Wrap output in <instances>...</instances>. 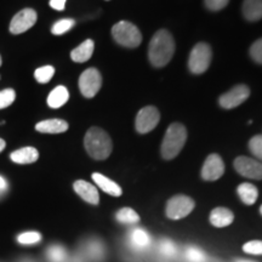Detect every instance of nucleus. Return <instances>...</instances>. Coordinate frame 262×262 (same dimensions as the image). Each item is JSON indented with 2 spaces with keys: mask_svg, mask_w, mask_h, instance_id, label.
I'll return each mask as SVG.
<instances>
[{
  "mask_svg": "<svg viewBox=\"0 0 262 262\" xmlns=\"http://www.w3.org/2000/svg\"><path fill=\"white\" fill-rule=\"evenodd\" d=\"M212 51L206 42H198L192 49L188 58V68L193 74H202L208 71L211 63Z\"/></svg>",
  "mask_w": 262,
  "mask_h": 262,
  "instance_id": "nucleus-5",
  "label": "nucleus"
},
{
  "mask_svg": "<svg viewBox=\"0 0 262 262\" xmlns=\"http://www.w3.org/2000/svg\"><path fill=\"white\" fill-rule=\"evenodd\" d=\"M249 149L258 160L262 162V135H256L249 141Z\"/></svg>",
  "mask_w": 262,
  "mask_h": 262,
  "instance_id": "nucleus-29",
  "label": "nucleus"
},
{
  "mask_svg": "<svg viewBox=\"0 0 262 262\" xmlns=\"http://www.w3.org/2000/svg\"><path fill=\"white\" fill-rule=\"evenodd\" d=\"M237 262H254V261H250V260H238Z\"/></svg>",
  "mask_w": 262,
  "mask_h": 262,
  "instance_id": "nucleus-38",
  "label": "nucleus"
},
{
  "mask_svg": "<svg viewBox=\"0 0 262 262\" xmlns=\"http://www.w3.org/2000/svg\"><path fill=\"white\" fill-rule=\"evenodd\" d=\"M112 37L119 45L130 49L137 48L142 42L140 29L127 21H120L113 26Z\"/></svg>",
  "mask_w": 262,
  "mask_h": 262,
  "instance_id": "nucleus-4",
  "label": "nucleus"
},
{
  "mask_svg": "<svg viewBox=\"0 0 262 262\" xmlns=\"http://www.w3.org/2000/svg\"><path fill=\"white\" fill-rule=\"evenodd\" d=\"M234 169L239 175L251 180H262V163L249 157L235 158Z\"/></svg>",
  "mask_w": 262,
  "mask_h": 262,
  "instance_id": "nucleus-11",
  "label": "nucleus"
},
{
  "mask_svg": "<svg viewBox=\"0 0 262 262\" xmlns=\"http://www.w3.org/2000/svg\"><path fill=\"white\" fill-rule=\"evenodd\" d=\"M68 123L62 119H48L37 123L35 130L41 134H63L68 130Z\"/></svg>",
  "mask_w": 262,
  "mask_h": 262,
  "instance_id": "nucleus-14",
  "label": "nucleus"
},
{
  "mask_svg": "<svg viewBox=\"0 0 262 262\" xmlns=\"http://www.w3.org/2000/svg\"><path fill=\"white\" fill-rule=\"evenodd\" d=\"M117 221L124 225H135L140 221V216L131 208H123L116 214Z\"/></svg>",
  "mask_w": 262,
  "mask_h": 262,
  "instance_id": "nucleus-23",
  "label": "nucleus"
},
{
  "mask_svg": "<svg viewBox=\"0 0 262 262\" xmlns=\"http://www.w3.org/2000/svg\"><path fill=\"white\" fill-rule=\"evenodd\" d=\"M55 74V68L52 66H42L34 72V78L39 84H47L52 79Z\"/></svg>",
  "mask_w": 262,
  "mask_h": 262,
  "instance_id": "nucleus-24",
  "label": "nucleus"
},
{
  "mask_svg": "<svg viewBox=\"0 0 262 262\" xmlns=\"http://www.w3.org/2000/svg\"><path fill=\"white\" fill-rule=\"evenodd\" d=\"M2 63H3V58L0 56V67H2Z\"/></svg>",
  "mask_w": 262,
  "mask_h": 262,
  "instance_id": "nucleus-39",
  "label": "nucleus"
},
{
  "mask_svg": "<svg viewBox=\"0 0 262 262\" xmlns=\"http://www.w3.org/2000/svg\"><path fill=\"white\" fill-rule=\"evenodd\" d=\"M260 212H261V215H262V205H261V208H260Z\"/></svg>",
  "mask_w": 262,
  "mask_h": 262,
  "instance_id": "nucleus-40",
  "label": "nucleus"
},
{
  "mask_svg": "<svg viewBox=\"0 0 262 262\" xmlns=\"http://www.w3.org/2000/svg\"><path fill=\"white\" fill-rule=\"evenodd\" d=\"M5 147H6V142L3 139H0V152H3Z\"/></svg>",
  "mask_w": 262,
  "mask_h": 262,
  "instance_id": "nucleus-37",
  "label": "nucleus"
},
{
  "mask_svg": "<svg viewBox=\"0 0 262 262\" xmlns=\"http://www.w3.org/2000/svg\"><path fill=\"white\" fill-rule=\"evenodd\" d=\"M225 164L219 155L212 153L205 159L202 168V179L205 181H216L224 175Z\"/></svg>",
  "mask_w": 262,
  "mask_h": 262,
  "instance_id": "nucleus-12",
  "label": "nucleus"
},
{
  "mask_svg": "<svg viewBox=\"0 0 262 262\" xmlns=\"http://www.w3.org/2000/svg\"><path fill=\"white\" fill-rule=\"evenodd\" d=\"M102 86V77L96 68H88L80 74L79 89L84 97L93 98Z\"/></svg>",
  "mask_w": 262,
  "mask_h": 262,
  "instance_id": "nucleus-7",
  "label": "nucleus"
},
{
  "mask_svg": "<svg viewBox=\"0 0 262 262\" xmlns=\"http://www.w3.org/2000/svg\"><path fill=\"white\" fill-rule=\"evenodd\" d=\"M17 241L19 244L24 245H32V244H37L41 241V234L39 232H25V233L19 234L17 237Z\"/></svg>",
  "mask_w": 262,
  "mask_h": 262,
  "instance_id": "nucleus-27",
  "label": "nucleus"
},
{
  "mask_svg": "<svg viewBox=\"0 0 262 262\" xmlns=\"http://www.w3.org/2000/svg\"><path fill=\"white\" fill-rule=\"evenodd\" d=\"M91 178H93L94 182L96 183L98 187L102 189L104 193H107V194L113 195V196H120L123 194V191L122 188H120V186L114 181H112L111 179L106 178V176L102 175V173L94 172Z\"/></svg>",
  "mask_w": 262,
  "mask_h": 262,
  "instance_id": "nucleus-15",
  "label": "nucleus"
},
{
  "mask_svg": "<svg viewBox=\"0 0 262 262\" xmlns=\"http://www.w3.org/2000/svg\"><path fill=\"white\" fill-rule=\"evenodd\" d=\"M10 159L16 164H33L39 159V152L34 147H24L10 155Z\"/></svg>",
  "mask_w": 262,
  "mask_h": 262,
  "instance_id": "nucleus-18",
  "label": "nucleus"
},
{
  "mask_svg": "<svg viewBox=\"0 0 262 262\" xmlns=\"http://www.w3.org/2000/svg\"><path fill=\"white\" fill-rule=\"evenodd\" d=\"M95 42L91 39H88L78 45L77 48L73 49L71 52V58L77 63H83V62L89 61L94 54Z\"/></svg>",
  "mask_w": 262,
  "mask_h": 262,
  "instance_id": "nucleus-17",
  "label": "nucleus"
},
{
  "mask_svg": "<svg viewBox=\"0 0 262 262\" xmlns=\"http://www.w3.org/2000/svg\"><path fill=\"white\" fill-rule=\"evenodd\" d=\"M242 10L248 21H258L262 18V0H244Z\"/></svg>",
  "mask_w": 262,
  "mask_h": 262,
  "instance_id": "nucleus-21",
  "label": "nucleus"
},
{
  "mask_svg": "<svg viewBox=\"0 0 262 262\" xmlns=\"http://www.w3.org/2000/svg\"><path fill=\"white\" fill-rule=\"evenodd\" d=\"M75 26V21L73 18H63L57 21L56 24H54V26L51 27V33L54 35H62L64 33H67L68 31H71Z\"/></svg>",
  "mask_w": 262,
  "mask_h": 262,
  "instance_id": "nucleus-25",
  "label": "nucleus"
},
{
  "mask_svg": "<svg viewBox=\"0 0 262 262\" xmlns=\"http://www.w3.org/2000/svg\"><path fill=\"white\" fill-rule=\"evenodd\" d=\"M175 54V41L165 29H160L153 35L148 48V58L155 67H164L171 61Z\"/></svg>",
  "mask_w": 262,
  "mask_h": 262,
  "instance_id": "nucleus-1",
  "label": "nucleus"
},
{
  "mask_svg": "<svg viewBox=\"0 0 262 262\" xmlns=\"http://www.w3.org/2000/svg\"><path fill=\"white\" fill-rule=\"evenodd\" d=\"M249 96H250V89L247 85L239 84L232 88L226 94L221 95L220 98H219V103L225 110H232V108L241 106L242 103L245 102Z\"/></svg>",
  "mask_w": 262,
  "mask_h": 262,
  "instance_id": "nucleus-10",
  "label": "nucleus"
},
{
  "mask_svg": "<svg viewBox=\"0 0 262 262\" xmlns=\"http://www.w3.org/2000/svg\"><path fill=\"white\" fill-rule=\"evenodd\" d=\"M244 253L250 255H262V241H251L243 245Z\"/></svg>",
  "mask_w": 262,
  "mask_h": 262,
  "instance_id": "nucleus-31",
  "label": "nucleus"
},
{
  "mask_svg": "<svg viewBox=\"0 0 262 262\" xmlns=\"http://www.w3.org/2000/svg\"><path fill=\"white\" fill-rule=\"evenodd\" d=\"M159 250L160 253L165 256H173L176 254V247L169 239H163L159 243Z\"/></svg>",
  "mask_w": 262,
  "mask_h": 262,
  "instance_id": "nucleus-32",
  "label": "nucleus"
},
{
  "mask_svg": "<svg viewBox=\"0 0 262 262\" xmlns=\"http://www.w3.org/2000/svg\"><path fill=\"white\" fill-rule=\"evenodd\" d=\"M210 224L215 227L222 228L227 227L233 222L234 215L229 209L227 208H215L214 210L210 212Z\"/></svg>",
  "mask_w": 262,
  "mask_h": 262,
  "instance_id": "nucleus-16",
  "label": "nucleus"
},
{
  "mask_svg": "<svg viewBox=\"0 0 262 262\" xmlns=\"http://www.w3.org/2000/svg\"><path fill=\"white\" fill-rule=\"evenodd\" d=\"M84 147L93 159L104 160L112 153L113 143L106 131L101 127L94 126L85 134Z\"/></svg>",
  "mask_w": 262,
  "mask_h": 262,
  "instance_id": "nucleus-2",
  "label": "nucleus"
},
{
  "mask_svg": "<svg viewBox=\"0 0 262 262\" xmlns=\"http://www.w3.org/2000/svg\"><path fill=\"white\" fill-rule=\"evenodd\" d=\"M16 100V93L14 89H5L0 91V110L11 106Z\"/></svg>",
  "mask_w": 262,
  "mask_h": 262,
  "instance_id": "nucleus-28",
  "label": "nucleus"
},
{
  "mask_svg": "<svg viewBox=\"0 0 262 262\" xmlns=\"http://www.w3.org/2000/svg\"><path fill=\"white\" fill-rule=\"evenodd\" d=\"M237 193L239 198H241V201L247 205H253L255 204V202L257 201L258 191L253 183L245 182L239 185L237 188Z\"/></svg>",
  "mask_w": 262,
  "mask_h": 262,
  "instance_id": "nucleus-22",
  "label": "nucleus"
},
{
  "mask_svg": "<svg viewBox=\"0 0 262 262\" xmlns=\"http://www.w3.org/2000/svg\"><path fill=\"white\" fill-rule=\"evenodd\" d=\"M66 2L67 0H50V6L54 10H57V11H63L66 8Z\"/></svg>",
  "mask_w": 262,
  "mask_h": 262,
  "instance_id": "nucleus-35",
  "label": "nucleus"
},
{
  "mask_svg": "<svg viewBox=\"0 0 262 262\" xmlns=\"http://www.w3.org/2000/svg\"><path fill=\"white\" fill-rule=\"evenodd\" d=\"M73 188L75 193H77L81 199H84L85 202L89 203V204L97 205L98 203H100V194H98L97 188L88 181L77 180V181L73 183Z\"/></svg>",
  "mask_w": 262,
  "mask_h": 262,
  "instance_id": "nucleus-13",
  "label": "nucleus"
},
{
  "mask_svg": "<svg viewBox=\"0 0 262 262\" xmlns=\"http://www.w3.org/2000/svg\"><path fill=\"white\" fill-rule=\"evenodd\" d=\"M6 189H8V182L3 176H0V192H4Z\"/></svg>",
  "mask_w": 262,
  "mask_h": 262,
  "instance_id": "nucleus-36",
  "label": "nucleus"
},
{
  "mask_svg": "<svg viewBox=\"0 0 262 262\" xmlns=\"http://www.w3.org/2000/svg\"><path fill=\"white\" fill-rule=\"evenodd\" d=\"M250 56L256 63L262 64V38L258 39L251 45Z\"/></svg>",
  "mask_w": 262,
  "mask_h": 262,
  "instance_id": "nucleus-33",
  "label": "nucleus"
},
{
  "mask_svg": "<svg viewBox=\"0 0 262 262\" xmlns=\"http://www.w3.org/2000/svg\"><path fill=\"white\" fill-rule=\"evenodd\" d=\"M229 0H204L205 6L211 11H220L226 8Z\"/></svg>",
  "mask_w": 262,
  "mask_h": 262,
  "instance_id": "nucleus-34",
  "label": "nucleus"
},
{
  "mask_svg": "<svg viewBox=\"0 0 262 262\" xmlns=\"http://www.w3.org/2000/svg\"><path fill=\"white\" fill-rule=\"evenodd\" d=\"M38 15L35 12V10L33 9H24L21 11L17 12L14 16V18L11 19L9 26V31L11 34L18 35L22 33L27 32L28 29H31L33 26L37 22Z\"/></svg>",
  "mask_w": 262,
  "mask_h": 262,
  "instance_id": "nucleus-9",
  "label": "nucleus"
},
{
  "mask_svg": "<svg viewBox=\"0 0 262 262\" xmlns=\"http://www.w3.org/2000/svg\"><path fill=\"white\" fill-rule=\"evenodd\" d=\"M68 100H70V93H68L67 88L63 86V85H58L49 94L48 106L54 108V110H57V108L64 106Z\"/></svg>",
  "mask_w": 262,
  "mask_h": 262,
  "instance_id": "nucleus-19",
  "label": "nucleus"
},
{
  "mask_svg": "<svg viewBox=\"0 0 262 262\" xmlns=\"http://www.w3.org/2000/svg\"><path fill=\"white\" fill-rule=\"evenodd\" d=\"M160 120V113L155 106L143 107L137 113L135 120V127L139 134H147L158 125Z\"/></svg>",
  "mask_w": 262,
  "mask_h": 262,
  "instance_id": "nucleus-8",
  "label": "nucleus"
},
{
  "mask_svg": "<svg viewBox=\"0 0 262 262\" xmlns=\"http://www.w3.org/2000/svg\"><path fill=\"white\" fill-rule=\"evenodd\" d=\"M195 203L187 195H175L166 203L165 214L170 220H181L188 216L194 209Z\"/></svg>",
  "mask_w": 262,
  "mask_h": 262,
  "instance_id": "nucleus-6",
  "label": "nucleus"
},
{
  "mask_svg": "<svg viewBox=\"0 0 262 262\" xmlns=\"http://www.w3.org/2000/svg\"><path fill=\"white\" fill-rule=\"evenodd\" d=\"M189 262H205V254L203 253L201 249L189 247L187 249V253H186Z\"/></svg>",
  "mask_w": 262,
  "mask_h": 262,
  "instance_id": "nucleus-30",
  "label": "nucleus"
},
{
  "mask_svg": "<svg viewBox=\"0 0 262 262\" xmlns=\"http://www.w3.org/2000/svg\"><path fill=\"white\" fill-rule=\"evenodd\" d=\"M48 257L50 262H64L67 258V253L61 245H52L48 250Z\"/></svg>",
  "mask_w": 262,
  "mask_h": 262,
  "instance_id": "nucleus-26",
  "label": "nucleus"
},
{
  "mask_svg": "<svg viewBox=\"0 0 262 262\" xmlns=\"http://www.w3.org/2000/svg\"><path fill=\"white\" fill-rule=\"evenodd\" d=\"M187 141V130L181 123H172L164 135L160 153L165 160L176 158Z\"/></svg>",
  "mask_w": 262,
  "mask_h": 262,
  "instance_id": "nucleus-3",
  "label": "nucleus"
},
{
  "mask_svg": "<svg viewBox=\"0 0 262 262\" xmlns=\"http://www.w3.org/2000/svg\"><path fill=\"white\" fill-rule=\"evenodd\" d=\"M129 244L136 250H145L149 247L150 237L142 228H134L130 232Z\"/></svg>",
  "mask_w": 262,
  "mask_h": 262,
  "instance_id": "nucleus-20",
  "label": "nucleus"
}]
</instances>
